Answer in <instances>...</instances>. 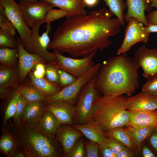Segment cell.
I'll list each match as a JSON object with an SVG mask.
<instances>
[{
  "label": "cell",
  "mask_w": 157,
  "mask_h": 157,
  "mask_svg": "<svg viewBox=\"0 0 157 157\" xmlns=\"http://www.w3.org/2000/svg\"><path fill=\"white\" fill-rule=\"evenodd\" d=\"M144 30L145 33L148 34L153 32L157 33V24L148 23L147 26H144Z\"/></svg>",
  "instance_id": "cell-48"
},
{
  "label": "cell",
  "mask_w": 157,
  "mask_h": 157,
  "mask_svg": "<svg viewBox=\"0 0 157 157\" xmlns=\"http://www.w3.org/2000/svg\"><path fill=\"white\" fill-rule=\"evenodd\" d=\"M44 109L51 112L61 124H71L73 122L75 107L67 102L57 101L45 103Z\"/></svg>",
  "instance_id": "cell-14"
},
{
  "label": "cell",
  "mask_w": 157,
  "mask_h": 157,
  "mask_svg": "<svg viewBox=\"0 0 157 157\" xmlns=\"http://www.w3.org/2000/svg\"><path fill=\"white\" fill-rule=\"evenodd\" d=\"M146 140L147 144L157 155V126L155 128Z\"/></svg>",
  "instance_id": "cell-42"
},
{
  "label": "cell",
  "mask_w": 157,
  "mask_h": 157,
  "mask_svg": "<svg viewBox=\"0 0 157 157\" xmlns=\"http://www.w3.org/2000/svg\"><path fill=\"white\" fill-rule=\"evenodd\" d=\"M18 57L17 48H0L1 65L9 67H17Z\"/></svg>",
  "instance_id": "cell-28"
},
{
  "label": "cell",
  "mask_w": 157,
  "mask_h": 157,
  "mask_svg": "<svg viewBox=\"0 0 157 157\" xmlns=\"http://www.w3.org/2000/svg\"><path fill=\"white\" fill-rule=\"evenodd\" d=\"M128 111L129 121L127 126L134 128L157 126V109Z\"/></svg>",
  "instance_id": "cell-17"
},
{
  "label": "cell",
  "mask_w": 157,
  "mask_h": 157,
  "mask_svg": "<svg viewBox=\"0 0 157 157\" xmlns=\"http://www.w3.org/2000/svg\"><path fill=\"white\" fill-rule=\"evenodd\" d=\"M133 58L142 68L147 81L157 78V48L149 49L144 44L137 49Z\"/></svg>",
  "instance_id": "cell-11"
},
{
  "label": "cell",
  "mask_w": 157,
  "mask_h": 157,
  "mask_svg": "<svg viewBox=\"0 0 157 157\" xmlns=\"http://www.w3.org/2000/svg\"><path fill=\"white\" fill-rule=\"evenodd\" d=\"M72 126L92 142L100 144L105 141V133L99 125L92 121H89L84 124H73Z\"/></svg>",
  "instance_id": "cell-19"
},
{
  "label": "cell",
  "mask_w": 157,
  "mask_h": 157,
  "mask_svg": "<svg viewBox=\"0 0 157 157\" xmlns=\"http://www.w3.org/2000/svg\"><path fill=\"white\" fill-rule=\"evenodd\" d=\"M139 67L126 53L109 58L101 63L95 77L96 89L103 96H131L139 85Z\"/></svg>",
  "instance_id": "cell-2"
},
{
  "label": "cell",
  "mask_w": 157,
  "mask_h": 157,
  "mask_svg": "<svg viewBox=\"0 0 157 157\" xmlns=\"http://www.w3.org/2000/svg\"><path fill=\"white\" fill-rule=\"evenodd\" d=\"M6 129L13 137L17 149L27 157H55L58 156L53 135L46 133L39 124L10 122Z\"/></svg>",
  "instance_id": "cell-3"
},
{
  "label": "cell",
  "mask_w": 157,
  "mask_h": 157,
  "mask_svg": "<svg viewBox=\"0 0 157 157\" xmlns=\"http://www.w3.org/2000/svg\"><path fill=\"white\" fill-rule=\"evenodd\" d=\"M96 51L86 57L76 59L65 57L54 51L56 58L53 62L57 68L63 69L78 78L95 65L93 60Z\"/></svg>",
  "instance_id": "cell-9"
},
{
  "label": "cell",
  "mask_w": 157,
  "mask_h": 157,
  "mask_svg": "<svg viewBox=\"0 0 157 157\" xmlns=\"http://www.w3.org/2000/svg\"><path fill=\"white\" fill-rule=\"evenodd\" d=\"M18 41L10 33L0 28V47L16 48L18 46Z\"/></svg>",
  "instance_id": "cell-31"
},
{
  "label": "cell",
  "mask_w": 157,
  "mask_h": 157,
  "mask_svg": "<svg viewBox=\"0 0 157 157\" xmlns=\"http://www.w3.org/2000/svg\"><path fill=\"white\" fill-rule=\"evenodd\" d=\"M126 105L129 111L157 109V96L142 91L135 95L126 97Z\"/></svg>",
  "instance_id": "cell-15"
},
{
  "label": "cell",
  "mask_w": 157,
  "mask_h": 157,
  "mask_svg": "<svg viewBox=\"0 0 157 157\" xmlns=\"http://www.w3.org/2000/svg\"><path fill=\"white\" fill-rule=\"evenodd\" d=\"M61 124L51 112L45 110L39 122L42 129L47 134L53 135L56 133Z\"/></svg>",
  "instance_id": "cell-26"
},
{
  "label": "cell",
  "mask_w": 157,
  "mask_h": 157,
  "mask_svg": "<svg viewBox=\"0 0 157 157\" xmlns=\"http://www.w3.org/2000/svg\"><path fill=\"white\" fill-rule=\"evenodd\" d=\"M59 85L63 88L72 83L77 78L65 71L58 68Z\"/></svg>",
  "instance_id": "cell-35"
},
{
  "label": "cell",
  "mask_w": 157,
  "mask_h": 157,
  "mask_svg": "<svg viewBox=\"0 0 157 157\" xmlns=\"http://www.w3.org/2000/svg\"><path fill=\"white\" fill-rule=\"evenodd\" d=\"M40 26L31 28L30 40L24 48L29 53L40 56L47 63L53 62L56 58L55 53L48 51V47L51 41L49 35L52 29L51 23L47 24L45 31L40 36L39 29Z\"/></svg>",
  "instance_id": "cell-7"
},
{
  "label": "cell",
  "mask_w": 157,
  "mask_h": 157,
  "mask_svg": "<svg viewBox=\"0 0 157 157\" xmlns=\"http://www.w3.org/2000/svg\"><path fill=\"white\" fill-rule=\"evenodd\" d=\"M19 1L24 2H34L38 1L39 0H18Z\"/></svg>",
  "instance_id": "cell-52"
},
{
  "label": "cell",
  "mask_w": 157,
  "mask_h": 157,
  "mask_svg": "<svg viewBox=\"0 0 157 157\" xmlns=\"http://www.w3.org/2000/svg\"><path fill=\"white\" fill-rule=\"evenodd\" d=\"M149 0H126L127 10L123 14L124 19L128 22L131 17L135 19L138 22L148 26V23L145 15V11L148 12L151 9Z\"/></svg>",
  "instance_id": "cell-16"
},
{
  "label": "cell",
  "mask_w": 157,
  "mask_h": 157,
  "mask_svg": "<svg viewBox=\"0 0 157 157\" xmlns=\"http://www.w3.org/2000/svg\"><path fill=\"white\" fill-rule=\"evenodd\" d=\"M17 49L18 51V63L17 67L19 83L21 84L31 70L38 63H47L40 56L29 53L21 44L19 37Z\"/></svg>",
  "instance_id": "cell-13"
},
{
  "label": "cell",
  "mask_w": 157,
  "mask_h": 157,
  "mask_svg": "<svg viewBox=\"0 0 157 157\" xmlns=\"http://www.w3.org/2000/svg\"><path fill=\"white\" fill-rule=\"evenodd\" d=\"M101 63L95 65L93 67L77 78L70 85L64 88L56 94L46 98L45 103L60 101L67 102L73 105L84 86L97 75Z\"/></svg>",
  "instance_id": "cell-5"
},
{
  "label": "cell",
  "mask_w": 157,
  "mask_h": 157,
  "mask_svg": "<svg viewBox=\"0 0 157 157\" xmlns=\"http://www.w3.org/2000/svg\"><path fill=\"white\" fill-rule=\"evenodd\" d=\"M56 133L57 140L60 143L65 154L67 156L82 133L74 128L67 126L60 127Z\"/></svg>",
  "instance_id": "cell-18"
},
{
  "label": "cell",
  "mask_w": 157,
  "mask_h": 157,
  "mask_svg": "<svg viewBox=\"0 0 157 157\" xmlns=\"http://www.w3.org/2000/svg\"><path fill=\"white\" fill-rule=\"evenodd\" d=\"M151 2V7H154L157 8V0H149Z\"/></svg>",
  "instance_id": "cell-51"
},
{
  "label": "cell",
  "mask_w": 157,
  "mask_h": 157,
  "mask_svg": "<svg viewBox=\"0 0 157 157\" xmlns=\"http://www.w3.org/2000/svg\"><path fill=\"white\" fill-rule=\"evenodd\" d=\"M106 136L117 140L125 146L135 152V141L131 133L127 128L117 127L105 133Z\"/></svg>",
  "instance_id": "cell-24"
},
{
  "label": "cell",
  "mask_w": 157,
  "mask_h": 157,
  "mask_svg": "<svg viewBox=\"0 0 157 157\" xmlns=\"http://www.w3.org/2000/svg\"><path fill=\"white\" fill-rule=\"evenodd\" d=\"M16 157H26L25 155L22 152L18 151V152L15 153L13 156Z\"/></svg>",
  "instance_id": "cell-50"
},
{
  "label": "cell",
  "mask_w": 157,
  "mask_h": 157,
  "mask_svg": "<svg viewBox=\"0 0 157 157\" xmlns=\"http://www.w3.org/2000/svg\"><path fill=\"white\" fill-rule=\"evenodd\" d=\"M16 90L28 103L44 102L46 99V97L33 85L19 84Z\"/></svg>",
  "instance_id": "cell-25"
},
{
  "label": "cell",
  "mask_w": 157,
  "mask_h": 157,
  "mask_svg": "<svg viewBox=\"0 0 157 157\" xmlns=\"http://www.w3.org/2000/svg\"><path fill=\"white\" fill-rule=\"evenodd\" d=\"M17 3L26 24L31 28L44 23L47 12L54 7L48 2L40 0L31 2L19 1Z\"/></svg>",
  "instance_id": "cell-10"
},
{
  "label": "cell",
  "mask_w": 157,
  "mask_h": 157,
  "mask_svg": "<svg viewBox=\"0 0 157 157\" xmlns=\"http://www.w3.org/2000/svg\"><path fill=\"white\" fill-rule=\"evenodd\" d=\"M86 6L89 7H93L98 3L99 0H83Z\"/></svg>",
  "instance_id": "cell-49"
},
{
  "label": "cell",
  "mask_w": 157,
  "mask_h": 157,
  "mask_svg": "<svg viewBox=\"0 0 157 157\" xmlns=\"http://www.w3.org/2000/svg\"><path fill=\"white\" fill-rule=\"evenodd\" d=\"M48 2L56 7L67 11L69 17L85 15L87 14L84 9L86 6L83 0H40Z\"/></svg>",
  "instance_id": "cell-20"
},
{
  "label": "cell",
  "mask_w": 157,
  "mask_h": 157,
  "mask_svg": "<svg viewBox=\"0 0 157 157\" xmlns=\"http://www.w3.org/2000/svg\"><path fill=\"white\" fill-rule=\"evenodd\" d=\"M69 16V13L65 10L61 8L55 9L51 8L47 13L44 23H46L47 24L50 23L54 20Z\"/></svg>",
  "instance_id": "cell-34"
},
{
  "label": "cell",
  "mask_w": 157,
  "mask_h": 157,
  "mask_svg": "<svg viewBox=\"0 0 157 157\" xmlns=\"http://www.w3.org/2000/svg\"><path fill=\"white\" fill-rule=\"evenodd\" d=\"M102 155L104 157H116L111 149L106 145L105 141L99 144Z\"/></svg>",
  "instance_id": "cell-45"
},
{
  "label": "cell",
  "mask_w": 157,
  "mask_h": 157,
  "mask_svg": "<svg viewBox=\"0 0 157 157\" xmlns=\"http://www.w3.org/2000/svg\"><path fill=\"white\" fill-rule=\"evenodd\" d=\"M45 102L28 103L20 122L31 124H39L45 111Z\"/></svg>",
  "instance_id": "cell-22"
},
{
  "label": "cell",
  "mask_w": 157,
  "mask_h": 157,
  "mask_svg": "<svg viewBox=\"0 0 157 157\" xmlns=\"http://www.w3.org/2000/svg\"><path fill=\"white\" fill-rule=\"evenodd\" d=\"M105 141L106 145L116 157L117 155L125 147L117 140L112 137L106 136Z\"/></svg>",
  "instance_id": "cell-37"
},
{
  "label": "cell",
  "mask_w": 157,
  "mask_h": 157,
  "mask_svg": "<svg viewBox=\"0 0 157 157\" xmlns=\"http://www.w3.org/2000/svg\"><path fill=\"white\" fill-rule=\"evenodd\" d=\"M28 75L32 85L46 98L56 94L63 88L58 83L51 81L46 78L35 77L32 71H30Z\"/></svg>",
  "instance_id": "cell-21"
},
{
  "label": "cell",
  "mask_w": 157,
  "mask_h": 157,
  "mask_svg": "<svg viewBox=\"0 0 157 157\" xmlns=\"http://www.w3.org/2000/svg\"><path fill=\"white\" fill-rule=\"evenodd\" d=\"M46 78L49 81L55 83H59V77L58 68L53 62L46 64Z\"/></svg>",
  "instance_id": "cell-36"
},
{
  "label": "cell",
  "mask_w": 157,
  "mask_h": 157,
  "mask_svg": "<svg viewBox=\"0 0 157 157\" xmlns=\"http://www.w3.org/2000/svg\"><path fill=\"white\" fill-rule=\"evenodd\" d=\"M142 24L135 19L131 17L128 21V25L125 30L123 42L118 49L117 55L125 53L135 44L138 42L147 43L149 34L145 33Z\"/></svg>",
  "instance_id": "cell-12"
},
{
  "label": "cell",
  "mask_w": 157,
  "mask_h": 157,
  "mask_svg": "<svg viewBox=\"0 0 157 157\" xmlns=\"http://www.w3.org/2000/svg\"><path fill=\"white\" fill-rule=\"evenodd\" d=\"M28 104V102L26 100L19 94L17 104L16 112L14 117L13 122L17 123L20 121L22 116Z\"/></svg>",
  "instance_id": "cell-38"
},
{
  "label": "cell",
  "mask_w": 157,
  "mask_h": 157,
  "mask_svg": "<svg viewBox=\"0 0 157 157\" xmlns=\"http://www.w3.org/2000/svg\"><path fill=\"white\" fill-rule=\"evenodd\" d=\"M84 156L83 144L82 140L76 141L67 156L69 157H83Z\"/></svg>",
  "instance_id": "cell-40"
},
{
  "label": "cell",
  "mask_w": 157,
  "mask_h": 157,
  "mask_svg": "<svg viewBox=\"0 0 157 157\" xmlns=\"http://www.w3.org/2000/svg\"><path fill=\"white\" fill-rule=\"evenodd\" d=\"M8 18L17 31L24 47L30 40L31 29L26 24L19 5L15 0H0Z\"/></svg>",
  "instance_id": "cell-8"
},
{
  "label": "cell",
  "mask_w": 157,
  "mask_h": 157,
  "mask_svg": "<svg viewBox=\"0 0 157 157\" xmlns=\"http://www.w3.org/2000/svg\"><path fill=\"white\" fill-rule=\"evenodd\" d=\"M140 150L142 157H157V155L148 144H144Z\"/></svg>",
  "instance_id": "cell-44"
},
{
  "label": "cell",
  "mask_w": 157,
  "mask_h": 157,
  "mask_svg": "<svg viewBox=\"0 0 157 157\" xmlns=\"http://www.w3.org/2000/svg\"><path fill=\"white\" fill-rule=\"evenodd\" d=\"M19 94L17 91L9 102L5 111L4 117V122L5 125L6 122L10 118L14 117L16 111L17 104Z\"/></svg>",
  "instance_id": "cell-33"
},
{
  "label": "cell",
  "mask_w": 157,
  "mask_h": 157,
  "mask_svg": "<svg viewBox=\"0 0 157 157\" xmlns=\"http://www.w3.org/2000/svg\"><path fill=\"white\" fill-rule=\"evenodd\" d=\"M109 10L113 13L120 21L121 25H124L123 12L127 7V4L123 0H104Z\"/></svg>",
  "instance_id": "cell-30"
},
{
  "label": "cell",
  "mask_w": 157,
  "mask_h": 157,
  "mask_svg": "<svg viewBox=\"0 0 157 157\" xmlns=\"http://www.w3.org/2000/svg\"><path fill=\"white\" fill-rule=\"evenodd\" d=\"M105 8L85 15L66 17L56 30L48 46L60 53H66L74 58H83L99 49L102 51L112 43L111 37L121 30V23Z\"/></svg>",
  "instance_id": "cell-1"
},
{
  "label": "cell",
  "mask_w": 157,
  "mask_h": 157,
  "mask_svg": "<svg viewBox=\"0 0 157 157\" xmlns=\"http://www.w3.org/2000/svg\"><path fill=\"white\" fill-rule=\"evenodd\" d=\"M0 28L10 33L13 36L16 34V29L6 15L4 8L0 3Z\"/></svg>",
  "instance_id": "cell-32"
},
{
  "label": "cell",
  "mask_w": 157,
  "mask_h": 157,
  "mask_svg": "<svg viewBox=\"0 0 157 157\" xmlns=\"http://www.w3.org/2000/svg\"><path fill=\"white\" fill-rule=\"evenodd\" d=\"M18 83L17 67L0 65V88H13L16 90Z\"/></svg>",
  "instance_id": "cell-23"
},
{
  "label": "cell",
  "mask_w": 157,
  "mask_h": 157,
  "mask_svg": "<svg viewBox=\"0 0 157 157\" xmlns=\"http://www.w3.org/2000/svg\"><path fill=\"white\" fill-rule=\"evenodd\" d=\"M142 91L157 96V78L147 81L142 87Z\"/></svg>",
  "instance_id": "cell-41"
},
{
  "label": "cell",
  "mask_w": 157,
  "mask_h": 157,
  "mask_svg": "<svg viewBox=\"0 0 157 157\" xmlns=\"http://www.w3.org/2000/svg\"><path fill=\"white\" fill-rule=\"evenodd\" d=\"M40 63H38L32 69L34 75L38 78H44L46 75V64Z\"/></svg>",
  "instance_id": "cell-43"
},
{
  "label": "cell",
  "mask_w": 157,
  "mask_h": 157,
  "mask_svg": "<svg viewBox=\"0 0 157 157\" xmlns=\"http://www.w3.org/2000/svg\"><path fill=\"white\" fill-rule=\"evenodd\" d=\"M135 152L125 146L117 155V157H133Z\"/></svg>",
  "instance_id": "cell-46"
},
{
  "label": "cell",
  "mask_w": 157,
  "mask_h": 157,
  "mask_svg": "<svg viewBox=\"0 0 157 157\" xmlns=\"http://www.w3.org/2000/svg\"><path fill=\"white\" fill-rule=\"evenodd\" d=\"M146 17L148 23L157 24V10L149 12Z\"/></svg>",
  "instance_id": "cell-47"
},
{
  "label": "cell",
  "mask_w": 157,
  "mask_h": 157,
  "mask_svg": "<svg viewBox=\"0 0 157 157\" xmlns=\"http://www.w3.org/2000/svg\"><path fill=\"white\" fill-rule=\"evenodd\" d=\"M85 144L86 149L87 156L88 157H97L99 156V144L86 140Z\"/></svg>",
  "instance_id": "cell-39"
},
{
  "label": "cell",
  "mask_w": 157,
  "mask_h": 157,
  "mask_svg": "<svg viewBox=\"0 0 157 157\" xmlns=\"http://www.w3.org/2000/svg\"><path fill=\"white\" fill-rule=\"evenodd\" d=\"M95 77L83 88L75 107L74 118L76 124H84L90 118L93 103L98 97L101 96L95 86Z\"/></svg>",
  "instance_id": "cell-6"
},
{
  "label": "cell",
  "mask_w": 157,
  "mask_h": 157,
  "mask_svg": "<svg viewBox=\"0 0 157 157\" xmlns=\"http://www.w3.org/2000/svg\"><path fill=\"white\" fill-rule=\"evenodd\" d=\"M126 98L124 94L100 96L94 101L89 120L99 125L105 133L127 126L129 121Z\"/></svg>",
  "instance_id": "cell-4"
},
{
  "label": "cell",
  "mask_w": 157,
  "mask_h": 157,
  "mask_svg": "<svg viewBox=\"0 0 157 157\" xmlns=\"http://www.w3.org/2000/svg\"><path fill=\"white\" fill-rule=\"evenodd\" d=\"M0 139L1 151L6 156L11 157L17 150L15 141L10 132L6 128Z\"/></svg>",
  "instance_id": "cell-29"
},
{
  "label": "cell",
  "mask_w": 157,
  "mask_h": 157,
  "mask_svg": "<svg viewBox=\"0 0 157 157\" xmlns=\"http://www.w3.org/2000/svg\"><path fill=\"white\" fill-rule=\"evenodd\" d=\"M134 139L136 147V151L138 152L152 131L156 126H147L139 128H134L127 126Z\"/></svg>",
  "instance_id": "cell-27"
}]
</instances>
